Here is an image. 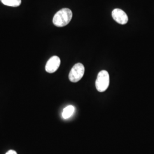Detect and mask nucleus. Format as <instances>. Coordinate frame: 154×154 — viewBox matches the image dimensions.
I'll list each match as a JSON object with an SVG mask.
<instances>
[{"label":"nucleus","mask_w":154,"mask_h":154,"mask_svg":"<svg viewBox=\"0 0 154 154\" xmlns=\"http://www.w3.org/2000/svg\"><path fill=\"white\" fill-rule=\"evenodd\" d=\"M72 17V13L70 9L63 8L55 13L53 19V22L57 27H63L71 21Z\"/></svg>","instance_id":"obj_1"},{"label":"nucleus","mask_w":154,"mask_h":154,"mask_svg":"<svg viewBox=\"0 0 154 154\" xmlns=\"http://www.w3.org/2000/svg\"><path fill=\"white\" fill-rule=\"evenodd\" d=\"M61 64L60 58L57 56H53L46 63L45 66L46 71L49 73H53L56 72Z\"/></svg>","instance_id":"obj_4"},{"label":"nucleus","mask_w":154,"mask_h":154,"mask_svg":"<svg viewBox=\"0 0 154 154\" xmlns=\"http://www.w3.org/2000/svg\"><path fill=\"white\" fill-rule=\"evenodd\" d=\"M75 110V108L73 106L69 105L64 109L62 112V117L64 119H68L72 116Z\"/></svg>","instance_id":"obj_6"},{"label":"nucleus","mask_w":154,"mask_h":154,"mask_svg":"<svg viewBox=\"0 0 154 154\" xmlns=\"http://www.w3.org/2000/svg\"><path fill=\"white\" fill-rule=\"evenodd\" d=\"M85 73V67L81 63H76L72 67L69 73V78L72 82L75 83L79 81Z\"/></svg>","instance_id":"obj_3"},{"label":"nucleus","mask_w":154,"mask_h":154,"mask_svg":"<svg viewBox=\"0 0 154 154\" xmlns=\"http://www.w3.org/2000/svg\"><path fill=\"white\" fill-rule=\"evenodd\" d=\"M5 154H17V153L14 150H9Z\"/></svg>","instance_id":"obj_8"},{"label":"nucleus","mask_w":154,"mask_h":154,"mask_svg":"<svg viewBox=\"0 0 154 154\" xmlns=\"http://www.w3.org/2000/svg\"><path fill=\"white\" fill-rule=\"evenodd\" d=\"M110 77L109 72L106 70L99 72L95 82V86L99 92H104L109 88Z\"/></svg>","instance_id":"obj_2"},{"label":"nucleus","mask_w":154,"mask_h":154,"mask_svg":"<svg viewBox=\"0 0 154 154\" xmlns=\"http://www.w3.org/2000/svg\"><path fill=\"white\" fill-rule=\"evenodd\" d=\"M1 2L5 5L18 7L21 5V0H0Z\"/></svg>","instance_id":"obj_7"},{"label":"nucleus","mask_w":154,"mask_h":154,"mask_svg":"<svg viewBox=\"0 0 154 154\" xmlns=\"http://www.w3.org/2000/svg\"><path fill=\"white\" fill-rule=\"evenodd\" d=\"M112 17L116 22L121 25L126 24L128 18L126 13L121 9H115L112 11Z\"/></svg>","instance_id":"obj_5"}]
</instances>
